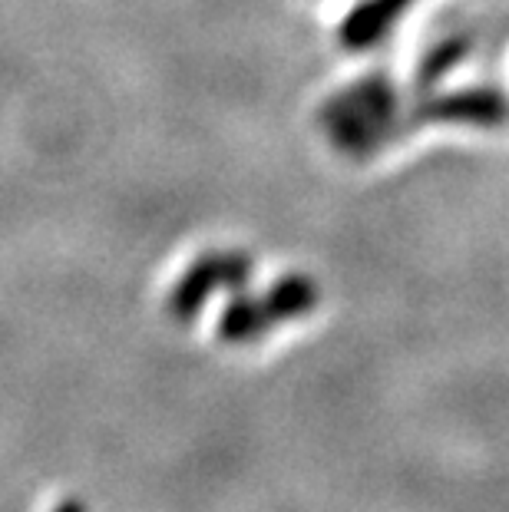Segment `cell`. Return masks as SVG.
<instances>
[{"mask_svg": "<svg viewBox=\"0 0 509 512\" xmlns=\"http://www.w3.org/2000/svg\"><path fill=\"white\" fill-rule=\"evenodd\" d=\"M321 129L338 152L367 159L400 136V96L384 73L364 76L321 106Z\"/></svg>", "mask_w": 509, "mask_h": 512, "instance_id": "cell-1", "label": "cell"}, {"mask_svg": "<svg viewBox=\"0 0 509 512\" xmlns=\"http://www.w3.org/2000/svg\"><path fill=\"white\" fill-rule=\"evenodd\" d=\"M252 258L245 252H209L202 255L196 265L182 271L176 288L169 294V311L176 321H196L205 301L215 291H242L252 281Z\"/></svg>", "mask_w": 509, "mask_h": 512, "instance_id": "cell-2", "label": "cell"}, {"mask_svg": "<svg viewBox=\"0 0 509 512\" xmlns=\"http://www.w3.org/2000/svg\"><path fill=\"white\" fill-rule=\"evenodd\" d=\"M410 123L500 129L509 123V96L493 90V86H467V90H453V93H430L414 106Z\"/></svg>", "mask_w": 509, "mask_h": 512, "instance_id": "cell-3", "label": "cell"}, {"mask_svg": "<svg viewBox=\"0 0 509 512\" xmlns=\"http://www.w3.org/2000/svg\"><path fill=\"white\" fill-rule=\"evenodd\" d=\"M410 4H414V0H361V4L344 17V24L338 30L341 47L354 53L377 47V43L391 34V27Z\"/></svg>", "mask_w": 509, "mask_h": 512, "instance_id": "cell-4", "label": "cell"}, {"mask_svg": "<svg viewBox=\"0 0 509 512\" xmlns=\"http://www.w3.org/2000/svg\"><path fill=\"white\" fill-rule=\"evenodd\" d=\"M272 328L275 324H272V318H268L262 298L248 294L245 288L232 291L229 308H225L222 318H219V337L225 344H255V341H262Z\"/></svg>", "mask_w": 509, "mask_h": 512, "instance_id": "cell-5", "label": "cell"}, {"mask_svg": "<svg viewBox=\"0 0 509 512\" xmlns=\"http://www.w3.org/2000/svg\"><path fill=\"white\" fill-rule=\"evenodd\" d=\"M262 304H265L272 324L295 321V318H305V314L314 311V304H318V288H314V281L308 275H281L275 285L262 294Z\"/></svg>", "mask_w": 509, "mask_h": 512, "instance_id": "cell-6", "label": "cell"}, {"mask_svg": "<svg viewBox=\"0 0 509 512\" xmlns=\"http://www.w3.org/2000/svg\"><path fill=\"white\" fill-rule=\"evenodd\" d=\"M470 53V40L467 37H447L424 53V60L417 63V86L420 90H433L450 70H457Z\"/></svg>", "mask_w": 509, "mask_h": 512, "instance_id": "cell-7", "label": "cell"}, {"mask_svg": "<svg viewBox=\"0 0 509 512\" xmlns=\"http://www.w3.org/2000/svg\"><path fill=\"white\" fill-rule=\"evenodd\" d=\"M53 512H86V509L77 503V499H67V503H60V506L53 509Z\"/></svg>", "mask_w": 509, "mask_h": 512, "instance_id": "cell-8", "label": "cell"}]
</instances>
